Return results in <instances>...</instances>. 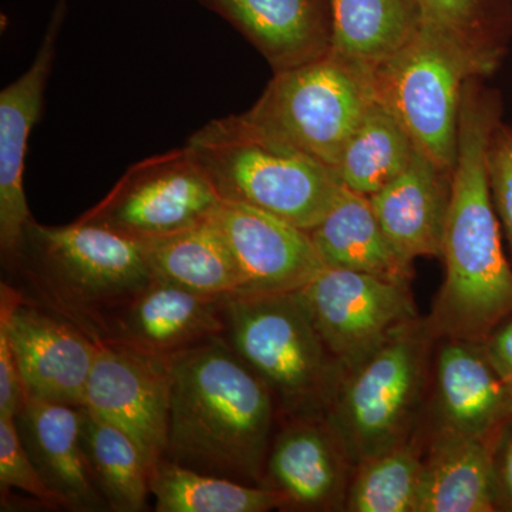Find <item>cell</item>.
<instances>
[{
	"label": "cell",
	"instance_id": "6da1fadb",
	"mask_svg": "<svg viewBox=\"0 0 512 512\" xmlns=\"http://www.w3.org/2000/svg\"><path fill=\"white\" fill-rule=\"evenodd\" d=\"M467 80L458 123L443 255L446 278L426 328L434 338L483 343L512 315V268L488 178V141L500 121L497 96Z\"/></svg>",
	"mask_w": 512,
	"mask_h": 512
},
{
	"label": "cell",
	"instance_id": "7a4b0ae2",
	"mask_svg": "<svg viewBox=\"0 0 512 512\" xmlns=\"http://www.w3.org/2000/svg\"><path fill=\"white\" fill-rule=\"evenodd\" d=\"M165 458L200 473L265 485L275 397L224 335L171 356Z\"/></svg>",
	"mask_w": 512,
	"mask_h": 512
},
{
	"label": "cell",
	"instance_id": "3957f363",
	"mask_svg": "<svg viewBox=\"0 0 512 512\" xmlns=\"http://www.w3.org/2000/svg\"><path fill=\"white\" fill-rule=\"evenodd\" d=\"M185 147L222 201L258 208L306 231L346 190L328 165L262 133L244 114L210 121Z\"/></svg>",
	"mask_w": 512,
	"mask_h": 512
},
{
	"label": "cell",
	"instance_id": "277c9868",
	"mask_svg": "<svg viewBox=\"0 0 512 512\" xmlns=\"http://www.w3.org/2000/svg\"><path fill=\"white\" fill-rule=\"evenodd\" d=\"M16 266L92 338L107 312L153 279L138 239L80 218L64 227L30 221Z\"/></svg>",
	"mask_w": 512,
	"mask_h": 512
},
{
	"label": "cell",
	"instance_id": "5b68a950",
	"mask_svg": "<svg viewBox=\"0 0 512 512\" xmlns=\"http://www.w3.org/2000/svg\"><path fill=\"white\" fill-rule=\"evenodd\" d=\"M224 316L229 346L289 419L325 416L343 372L295 292L228 296Z\"/></svg>",
	"mask_w": 512,
	"mask_h": 512
},
{
	"label": "cell",
	"instance_id": "8992f818",
	"mask_svg": "<svg viewBox=\"0 0 512 512\" xmlns=\"http://www.w3.org/2000/svg\"><path fill=\"white\" fill-rule=\"evenodd\" d=\"M375 101L373 67L330 50L311 63L275 73L244 116L262 133L335 171Z\"/></svg>",
	"mask_w": 512,
	"mask_h": 512
},
{
	"label": "cell",
	"instance_id": "52a82bcc",
	"mask_svg": "<svg viewBox=\"0 0 512 512\" xmlns=\"http://www.w3.org/2000/svg\"><path fill=\"white\" fill-rule=\"evenodd\" d=\"M490 72L463 47L423 22L419 32L373 69L377 103L390 111L416 146L453 171L467 80Z\"/></svg>",
	"mask_w": 512,
	"mask_h": 512
},
{
	"label": "cell",
	"instance_id": "ba28073f",
	"mask_svg": "<svg viewBox=\"0 0 512 512\" xmlns=\"http://www.w3.org/2000/svg\"><path fill=\"white\" fill-rule=\"evenodd\" d=\"M431 339L416 320L343 373L325 419L353 466L406 441Z\"/></svg>",
	"mask_w": 512,
	"mask_h": 512
},
{
	"label": "cell",
	"instance_id": "9c48e42d",
	"mask_svg": "<svg viewBox=\"0 0 512 512\" xmlns=\"http://www.w3.org/2000/svg\"><path fill=\"white\" fill-rule=\"evenodd\" d=\"M221 198L187 147L131 165L80 220L138 239L163 237L210 221Z\"/></svg>",
	"mask_w": 512,
	"mask_h": 512
},
{
	"label": "cell",
	"instance_id": "30bf717a",
	"mask_svg": "<svg viewBox=\"0 0 512 512\" xmlns=\"http://www.w3.org/2000/svg\"><path fill=\"white\" fill-rule=\"evenodd\" d=\"M295 293L343 373L417 320L407 282L363 272L325 266Z\"/></svg>",
	"mask_w": 512,
	"mask_h": 512
},
{
	"label": "cell",
	"instance_id": "8fae6325",
	"mask_svg": "<svg viewBox=\"0 0 512 512\" xmlns=\"http://www.w3.org/2000/svg\"><path fill=\"white\" fill-rule=\"evenodd\" d=\"M96 339L84 407L126 431L151 470L165 456L170 430L171 356L110 338Z\"/></svg>",
	"mask_w": 512,
	"mask_h": 512
},
{
	"label": "cell",
	"instance_id": "7c38bea8",
	"mask_svg": "<svg viewBox=\"0 0 512 512\" xmlns=\"http://www.w3.org/2000/svg\"><path fill=\"white\" fill-rule=\"evenodd\" d=\"M0 326L8 332L26 397L84 407L96 339L2 282Z\"/></svg>",
	"mask_w": 512,
	"mask_h": 512
},
{
	"label": "cell",
	"instance_id": "4fadbf2b",
	"mask_svg": "<svg viewBox=\"0 0 512 512\" xmlns=\"http://www.w3.org/2000/svg\"><path fill=\"white\" fill-rule=\"evenodd\" d=\"M64 15L66 0H59L32 66L0 93V251L9 268L18 264L26 228L33 220L23 174L30 134L39 120L55 64Z\"/></svg>",
	"mask_w": 512,
	"mask_h": 512
},
{
	"label": "cell",
	"instance_id": "5bb4252c",
	"mask_svg": "<svg viewBox=\"0 0 512 512\" xmlns=\"http://www.w3.org/2000/svg\"><path fill=\"white\" fill-rule=\"evenodd\" d=\"M214 221L237 265L235 295L293 293L325 268L311 232L269 212L222 201Z\"/></svg>",
	"mask_w": 512,
	"mask_h": 512
},
{
	"label": "cell",
	"instance_id": "9a60e30c",
	"mask_svg": "<svg viewBox=\"0 0 512 512\" xmlns=\"http://www.w3.org/2000/svg\"><path fill=\"white\" fill-rule=\"evenodd\" d=\"M227 298L153 278L101 318L96 336L156 355H177L224 335Z\"/></svg>",
	"mask_w": 512,
	"mask_h": 512
},
{
	"label": "cell",
	"instance_id": "2e32d148",
	"mask_svg": "<svg viewBox=\"0 0 512 512\" xmlns=\"http://www.w3.org/2000/svg\"><path fill=\"white\" fill-rule=\"evenodd\" d=\"M348 464L325 416L291 417L272 441L265 485L284 495L286 508L340 510L348 494Z\"/></svg>",
	"mask_w": 512,
	"mask_h": 512
},
{
	"label": "cell",
	"instance_id": "e0dca14e",
	"mask_svg": "<svg viewBox=\"0 0 512 512\" xmlns=\"http://www.w3.org/2000/svg\"><path fill=\"white\" fill-rule=\"evenodd\" d=\"M434 404L441 431L491 441L512 417V392L483 343L444 339L434 365Z\"/></svg>",
	"mask_w": 512,
	"mask_h": 512
},
{
	"label": "cell",
	"instance_id": "ac0fdd59",
	"mask_svg": "<svg viewBox=\"0 0 512 512\" xmlns=\"http://www.w3.org/2000/svg\"><path fill=\"white\" fill-rule=\"evenodd\" d=\"M15 423L37 473L62 508H109L84 453L80 407L26 397Z\"/></svg>",
	"mask_w": 512,
	"mask_h": 512
},
{
	"label": "cell",
	"instance_id": "d6986e66",
	"mask_svg": "<svg viewBox=\"0 0 512 512\" xmlns=\"http://www.w3.org/2000/svg\"><path fill=\"white\" fill-rule=\"evenodd\" d=\"M453 171L416 147L409 167L369 197L384 234L406 261L443 255Z\"/></svg>",
	"mask_w": 512,
	"mask_h": 512
},
{
	"label": "cell",
	"instance_id": "ffe728a7",
	"mask_svg": "<svg viewBox=\"0 0 512 512\" xmlns=\"http://www.w3.org/2000/svg\"><path fill=\"white\" fill-rule=\"evenodd\" d=\"M231 23L274 73L311 63L332 49L328 0H200Z\"/></svg>",
	"mask_w": 512,
	"mask_h": 512
},
{
	"label": "cell",
	"instance_id": "44dd1931",
	"mask_svg": "<svg viewBox=\"0 0 512 512\" xmlns=\"http://www.w3.org/2000/svg\"><path fill=\"white\" fill-rule=\"evenodd\" d=\"M309 232L325 266L409 284L412 262L384 234L369 197L346 188L335 207Z\"/></svg>",
	"mask_w": 512,
	"mask_h": 512
},
{
	"label": "cell",
	"instance_id": "7402d4cb",
	"mask_svg": "<svg viewBox=\"0 0 512 512\" xmlns=\"http://www.w3.org/2000/svg\"><path fill=\"white\" fill-rule=\"evenodd\" d=\"M495 510L491 441L437 431L423 460L416 512Z\"/></svg>",
	"mask_w": 512,
	"mask_h": 512
},
{
	"label": "cell",
	"instance_id": "603a6c76",
	"mask_svg": "<svg viewBox=\"0 0 512 512\" xmlns=\"http://www.w3.org/2000/svg\"><path fill=\"white\" fill-rule=\"evenodd\" d=\"M153 278L212 296L238 292L234 256L214 217L195 227L140 239Z\"/></svg>",
	"mask_w": 512,
	"mask_h": 512
},
{
	"label": "cell",
	"instance_id": "cb8c5ba5",
	"mask_svg": "<svg viewBox=\"0 0 512 512\" xmlns=\"http://www.w3.org/2000/svg\"><path fill=\"white\" fill-rule=\"evenodd\" d=\"M332 52L375 67L394 55L424 22L421 0H328Z\"/></svg>",
	"mask_w": 512,
	"mask_h": 512
},
{
	"label": "cell",
	"instance_id": "d4e9b609",
	"mask_svg": "<svg viewBox=\"0 0 512 512\" xmlns=\"http://www.w3.org/2000/svg\"><path fill=\"white\" fill-rule=\"evenodd\" d=\"M157 512H266L286 508L284 495L268 485L239 483L200 473L161 458L151 470Z\"/></svg>",
	"mask_w": 512,
	"mask_h": 512
},
{
	"label": "cell",
	"instance_id": "484cf974",
	"mask_svg": "<svg viewBox=\"0 0 512 512\" xmlns=\"http://www.w3.org/2000/svg\"><path fill=\"white\" fill-rule=\"evenodd\" d=\"M80 414L84 453L109 510H146L151 466L141 448L126 431L87 407H80Z\"/></svg>",
	"mask_w": 512,
	"mask_h": 512
},
{
	"label": "cell",
	"instance_id": "4316f807",
	"mask_svg": "<svg viewBox=\"0 0 512 512\" xmlns=\"http://www.w3.org/2000/svg\"><path fill=\"white\" fill-rule=\"evenodd\" d=\"M416 143L382 104L366 111L335 168L340 184L372 197L409 167Z\"/></svg>",
	"mask_w": 512,
	"mask_h": 512
},
{
	"label": "cell",
	"instance_id": "83f0119b",
	"mask_svg": "<svg viewBox=\"0 0 512 512\" xmlns=\"http://www.w3.org/2000/svg\"><path fill=\"white\" fill-rule=\"evenodd\" d=\"M423 460L403 441L357 466L348 487L345 510L350 512H416Z\"/></svg>",
	"mask_w": 512,
	"mask_h": 512
},
{
	"label": "cell",
	"instance_id": "f1b7e54d",
	"mask_svg": "<svg viewBox=\"0 0 512 512\" xmlns=\"http://www.w3.org/2000/svg\"><path fill=\"white\" fill-rule=\"evenodd\" d=\"M429 23L493 73L503 56L508 12L503 0H421Z\"/></svg>",
	"mask_w": 512,
	"mask_h": 512
},
{
	"label": "cell",
	"instance_id": "f546056e",
	"mask_svg": "<svg viewBox=\"0 0 512 512\" xmlns=\"http://www.w3.org/2000/svg\"><path fill=\"white\" fill-rule=\"evenodd\" d=\"M0 488L3 497L10 488H18L47 507L62 508L56 495L43 483L32 458L23 446L16 429L15 417L0 416Z\"/></svg>",
	"mask_w": 512,
	"mask_h": 512
},
{
	"label": "cell",
	"instance_id": "4dcf8cb0",
	"mask_svg": "<svg viewBox=\"0 0 512 512\" xmlns=\"http://www.w3.org/2000/svg\"><path fill=\"white\" fill-rule=\"evenodd\" d=\"M487 168L495 212L512 252V127L501 121L488 141Z\"/></svg>",
	"mask_w": 512,
	"mask_h": 512
},
{
	"label": "cell",
	"instance_id": "1f68e13d",
	"mask_svg": "<svg viewBox=\"0 0 512 512\" xmlns=\"http://www.w3.org/2000/svg\"><path fill=\"white\" fill-rule=\"evenodd\" d=\"M495 510L512 512V417L491 440Z\"/></svg>",
	"mask_w": 512,
	"mask_h": 512
},
{
	"label": "cell",
	"instance_id": "d6a6232c",
	"mask_svg": "<svg viewBox=\"0 0 512 512\" xmlns=\"http://www.w3.org/2000/svg\"><path fill=\"white\" fill-rule=\"evenodd\" d=\"M25 400V386L8 332L0 326V416H18Z\"/></svg>",
	"mask_w": 512,
	"mask_h": 512
},
{
	"label": "cell",
	"instance_id": "836d02e7",
	"mask_svg": "<svg viewBox=\"0 0 512 512\" xmlns=\"http://www.w3.org/2000/svg\"><path fill=\"white\" fill-rule=\"evenodd\" d=\"M485 355L512 392V315L483 342Z\"/></svg>",
	"mask_w": 512,
	"mask_h": 512
}]
</instances>
